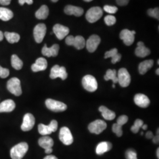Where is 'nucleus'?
<instances>
[{"instance_id": "1", "label": "nucleus", "mask_w": 159, "mask_h": 159, "mask_svg": "<svg viewBox=\"0 0 159 159\" xmlns=\"http://www.w3.org/2000/svg\"><path fill=\"white\" fill-rule=\"evenodd\" d=\"M29 150V145L27 143L22 142L12 148L10 156L12 159H22Z\"/></svg>"}, {"instance_id": "2", "label": "nucleus", "mask_w": 159, "mask_h": 159, "mask_svg": "<svg viewBox=\"0 0 159 159\" xmlns=\"http://www.w3.org/2000/svg\"><path fill=\"white\" fill-rule=\"evenodd\" d=\"M7 89L12 94L20 96L22 94V89L20 80L16 77H13L7 82Z\"/></svg>"}, {"instance_id": "3", "label": "nucleus", "mask_w": 159, "mask_h": 159, "mask_svg": "<svg viewBox=\"0 0 159 159\" xmlns=\"http://www.w3.org/2000/svg\"><path fill=\"white\" fill-rule=\"evenodd\" d=\"M103 11L100 7H94L90 8L86 12L85 18L89 23H94L100 20Z\"/></svg>"}, {"instance_id": "4", "label": "nucleus", "mask_w": 159, "mask_h": 159, "mask_svg": "<svg viewBox=\"0 0 159 159\" xmlns=\"http://www.w3.org/2000/svg\"><path fill=\"white\" fill-rule=\"evenodd\" d=\"M82 84L85 90L90 92L96 91L98 87L96 78L91 75H86L83 78Z\"/></svg>"}, {"instance_id": "5", "label": "nucleus", "mask_w": 159, "mask_h": 159, "mask_svg": "<svg viewBox=\"0 0 159 159\" xmlns=\"http://www.w3.org/2000/svg\"><path fill=\"white\" fill-rule=\"evenodd\" d=\"M46 105L49 110L54 112L64 111L67 108L64 103L50 98L46 100Z\"/></svg>"}, {"instance_id": "6", "label": "nucleus", "mask_w": 159, "mask_h": 159, "mask_svg": "<svg viewBox=\"0 0 159 159\" xmlns=\"http://www.w3.org/2000/svg\"><path fill=\"white\" fill-rule=\"evenodd\" d=\"M117 79L118 83L122 87H127L130 84V75L125 68L120 69L117 73Z\"/></svg>"}, {"instance_id": "7", "label": "nucleus", "mask_w": 159, "mask_h": 159, "mask_svg": "<svg viewBox=\"0 0 159 159\" xmlns=\"http://www.w3.org/2000/svg\"><path fill=\"white\" fill-rule=\"evenodd\" d=\"M58 128V123L55 120L51 121L50 125H44L43 124H40L38 127L39 132L40 134L43 136H47L50 134L51 133L56 131Z\"/></svg>"}, {"instance_id": "8", "label": "nucleus", "mask_w": 159, "mask_h": 159, "mask_svg": "<svg viewBox=\"0 0 159 159\" xmlns=\"http://www.w3.org/2000/svg\"><path fill=\"white\" fill-rule=\"evenodd\" d=\"M89 130L91 133L99 134L106 129L107 124L102 120H96L89 125Z\"/></svg>"}, {"instance_id": "9", "label": "nucleus", "mask_w": 159, "mask_h": 159, "mask_svg": "<svg viewBox=\"0 0 159 159\" xmlns=\"http://www.w3.org/2000/svg\"><path fill=\"white\" fill-rule=\"evenodd\" d=\"M67 76L68 74L64 67H60L58 65H55L51 68L50 77L52 79L60 78L64 80L67 78Z\"/></svg>"}, {"instance_id": "10", "label": "nucleus", "mask_w": 159, "mask_h": 159, "mask_svg": "<svg viewBox=\"0 0 159 159\" xmlns=\"http://www.w3.org/2000/svg\"><path fill=\"white\" fill-rule=\"evenodd\" d=\"M59 139L65 145H70L73 142V137L70 129L67 127H63L60 131Z\"/></svg>"}, {"instance_id": "11", "label": "nucleus", "mask_w": 159, "mask_h": 159, "mask_svg": "<svg viewBox=\"0 0 159 159\" xmlns=\"http://www.w3.org/2000/svg\"><path fill=\"white\" fill-rule=\"evenodd\" d=\"M47 31V27L44 24H39L34 29V39L36 43H41L45 37Z\"/></svg>"}, {"instance_id": "12", "label": "nucleus", "mask_w": 159, "mask_h": 159, "mask_svg": "<svg viewBox=\"0 0 159 159\" xmlns=\"http://www.w3.org/2000/svg\"><path fill=\"white\" fill-rule=\"evenodd\" d=\"M101 42L100 37L97 35H92L85 42V46L87 50L90 52L96 51Z\"/></svg>"}, {"instance_id": "13", "label": "nucleus", "mask_w": 159, "mask_h": 159, "mask_svg": "<svg viewBox=\"0 0 159 159\" xmlns=\"http://www.w3.org/2000/svg\"><path fill=\"white\" fill-rule=\"evenodd\" d=\"M135 31H130L127 29L122 30L120 34V38L123 40L126 46H131L134 41Z\"/></svg>"}, {"instance_id": "14", "label": "nucleus", "mask_w": 159, "mask_h": 159, "mask_svg": "<svg viewBox=\"0 0 159 159\" xmlns=\"http://www.w3.org/2000/svg\"><path fill=\"white\" fill-rule=\"evenodd\" d=\"M39 144L40 147L45 149L47 154H50L52 152V147L54 145V141L50 137L44 136L39 140Z\"/></svg>"}, {"instance_id": "15", "label": "nucleus", "mask_w": 159, "mask_h": 159, "mask_svg": "<svg viewBox=\"0 0 159 159\" xmlns=\"http://www.w3.org/2000/svg\"><path fill=\"white\" fill-rule=\"evenodd\" d=\"M35 125V118L34 116L31 113L25 114L23 118V123L21 126V130L24 131L31 130Z\"/></svg>"}, {"instance_id": "16", "label": "nucleus", "mask_w": 159, "mask_h": 159, "mask_svg": "<svg viewBox=\"0 0 159 159\" xmlns=\"http://www.w3.org/2000/svg\"><path fill=\"white\" fill-rule=\"evenodd\" d=\"M70 30L67 27L57 24L53 27V33L56 35L58 40H63L67 36Z\"/></svg>"}, {"instance_id": "17", "label": "nucleus", "mask_w": 159, "mask_h": 159, "mask_svg": "<svg viewBox=\"0 0 159 159\" xmlns=\"http://www.w3.org/2000/svg\"><path fill=\"white\" fill-rule=\"evenodd\" d=\"M134 101L137 106L142 108H147L150 103V101L148 96L143 94H136L134 98Z\"/></svg>"}, {"instance_id": "18", "label": "nucleus", "mask_w": 159, "mask_h": 159, "mask_svg": "<svg viewBox=\"0 0 159 159\" xmlns=\"http://www.w3.org/2000/svg\"><path fill=\"white\" fill-rule=\"evenodd\" d=\"M60 47L58 44H54L51 47L48 48L45 44L42 49V54L46 57H56L59 51Z\"/></svg>"}, {"instance_id": "19", "label": "nucleus", "mask_w": 159, "mask_h": 159, "mask_svg": "<svg viewBox=\"0 0 159 159\" xmlns=\"http://www.w3.org/2000/svg\"><path fill=\"white\" fill-rule=\"evenodd\" d=\"M64 12L70 16L73 15L76 17H80L84 13V10L79 7L68 5L65 7Z\"/></svg>"}, {"instance_id": "20", "label": "nucleus", "mask_w": 159, "mask_h": 159, "mask_svg": "<svg viewBox=\"0 0 159 159\" xmlns=\"http://www.w3.org/2000/svg\"><path fill=\"white\" fill-rule=\"evenodd\" d=\"M47 61L44 58H39L35 63L31 66V69L34 72H38L40 71H44L47 67Z\"/></svg>"}, {"instance_id": "21", "label": "nucleus", "mask_w": 159, "mask_h": 159, "mask_svg": "<svg viewBox=\"0 0 159 159\" xmlns=\"http://www.w3.org/2000/svg\"><path fill=\"white\" fill-rule=\"evenodd\" d=\"M135 54L137 57L144 58L150 54V50L145 47L143 42L139 41L137 43V47L135 50Z\"/></svg>"}, {"instance_id": "22", "label": "nucleus", "mask_w": 159, "mask_h": 159, "mask_svg": "<svg viewBox=\"0 0 159 159\" xmlns=\"http://www.w3.org/2000/svg\"><path fill=\"white\" fill-rule=\"evenodd\" d=\"M16 107V104L12 100L8 99L0 103V113L11 112Z\"/></svg>"}, {"instance_id": "23", "label": "nucleus", "mask_w": 159, "mask_h": 159, "mask_svg": "<svg viewBox=\"0 0 159 159\" xmlns=\"http://www.w3.org/2000/svg\"><path fill=\"white\" fill-rule=\"evenodd\" d=\"M110 57L111 58V63L116 64L120 61L121 58V55L118 52L117 48H113L105 53V58H108Z\"/></svg>"}, {"instance_id": "24", "label": "nucleus", "mask_w": 159, "mask_h": 159, "mask_svg": "<svg viewBox=\"0 0 159 159\" xmlns=\"http://www.w3.org/2000/svg\"><path fill=\"white\" fill-rule=\"evenodd\" d=\"M112 148V144L110 142H102L100 143L97 146L96 153L98 155H102V154L110 151Z\"/></svg>"}, {"instance_id": "25", "label": "nucleus", "mask_w": 159, "mask_h": 159, "mask_svg": "<svg viewBox=\"0 0 159 159\" xmlns=\"http://www.w3.org/2000/svg\"><path fill=\"white\" fill-rule=\"evenodd\" d=\"M154 61L152 60H148L143 61L139 64V71L140 74H145L153 66Z\"/></svg>"}, {"instance_id": "26", "label": "nucleus", "mask_w": 159, "mask_h": 159, "mask_svg": "<svg viewBox=\"0 0 159 159\" xmlns=\"http://www.w3.org/2000/svg\"><path fill=\"white\" fill-rule=\"evenodd\" d=\"M99 111L102 113L103 118L107 120H113L116 117L115 113L105 106H102L100 107Z\"/></svg>"}, {"instance_id": "27", "label": "nucleus", "mask_w": 159, "mask_h": 159, "mask_svg": "<svg viewBox=\"0 0 159 159\" xmlns=\"http://www.w3.org/2000/svg\"><path fill=\"white\" fill-rule=\"evenodd\" d=\"M71 46H74L77 50H81L84 48L85 46V40L84 38L80 35L74 37Z\"/></svg>"}, {"instance_id": "28", "label": "nucleus", "mask_w": 159, "mask_h": 159, "mask_svg": "<svg viewBox=\"0 0 159 159\" xmlns=\"http://www.w3.org/2000/svg\"><path fill=\"white\" fill-rule=\"evenodd\" d=\"M49 14V9L47 6L43 5L35 12V17L39 20H45Z\"/></svg>"}, {"instance_id": "29", "label": "nucleus", "mask_w": 159, "mask_h": 159, "mask_svg": "<svg viewBox=\"0 0 159 159\" xmlns=\"http://www.w3.org/2000/svg\"><path fill=\"white\" fill-rule=\"evenodd\" d=\"M13 16V12L10 10L4 7H0V19L1 20L4 21H9Z\"/></svg>"}, {"instance_id": "30", "label": "nucleus", "mask_w": 159, "mask_h": 159, "mask_svg": "<svg viewBox=\"0 0 159 159\" xmlns=\"http://www.w3.org/2000/svg\"><path fill=\"white\" fill-rule=\"evenodd\" d=\"M104 79L106 81L109 80H111L113 81V84H116L118 83V79L117 71L116 70H110L109 69L106 71V74L104 75Z\"/></svg>"}, {"instance_id": "31", "label": "nucleus", "mask_w": 159, "mask_h": 159, "mask_svg": "<svg viewBox=\"0 0 159 159\" xmlns=\"http://www.w3.org/2000/svg\"><path fill=\"white\" fill-rule=\"evenodd\" d=\"M4 35L5 36L7 40L8 43L13 44L16 43L19 41L20 40V35L16 33H9V32H6Z\"/></svg>"}, {"instance_id": "32", "label": "nucleus", "mask_w": 159, "mask_h": 159, "mask_svg": "<svg viewBox=\"0 0 159 159\" xmlns=\"http://www.w3.org/2000/svg\"><path fill=\"white\" fill-rule=\"evenodd\" d=\"M11 65L13 68L19 70L23 67V63L22 60L17 55L14 54L11 57Z\"/></svg>"}, {"instance_id": "33", "label": "nucleus", "mask_w": 159, "mask_h": 159, "mask_svg": "<svg viewBox=\"0 0 159 159\" xmlns=\"http://www.w3.org/2000/svg\"><path fill=\"white\" fill-rule=\"evenodd\" d=\"M144 125L143 121L140 119H137L135 122L134 125H133L131 128V130L134 133H138V131L140 130V129L142 127V125Z\"/></svg>"}, {"instance_id": "34", "label": "nucleus", "mask_w": 159, "mask_h": 159, "mask_svg": "<svg viewBox=\"0 0 159 159\" xmlns=\"http://www.w3.org/2000/svg\"><path fill=\"white\" fill-rule=\"evenodd\" d=\"M112 130L118 137H121L123 134L122 126L118 125L117 123H115L112 127Z\"/></svg>"}, {"instance_id": "35", "label": "nucleus", "mask_w": 159, "mask_h": 159, "mask_svg": "<svg viewBox=\"0 0 159 159\" xmlns=\"http://www.w3.org/2000/svg\"><path fill=\"white\" fill-rule=\"evenodd\" d=\"M148 15L150 17L155 18L157 20H159V8H150L148 11Z\"/></svg>"}, {"instance_id": "36", "label": "nucleus", "mask_w": 159, "mask_h": 159, "mask_svg": "<svg viewBox=\"0 0 159 159\" xmlns=\"http://www.w3.org/2000/svg\"><path fill=\"white\" fill-rule=\"evenodd\" d=\"M126 159H137L136 152L133 149H129L125 152Z\"/></svg>"}, {"instance_id": "37", "label": "nucleus", "mask_w": 159, "mask_h": 159, "mask_svg": "<svg viewBox=\"0 0 159 159\" xmlns=\"http://www.w3.org/2000/svg\"><path fill=\"white\" fill-rule=\"evenodd\" d=\"M104 22L108 26H111L116 22V18L113 16L108 15L104 18Z\"/></svg>"}, {"instance_id": "38", "label": "nucleus", "mask_w": 159, "mask_h": 159, "mask_svg": "<svg viewBox=\"0 0 159 159\" xmlns=\"http://www.w3.org/2000/svg\"><path fill=\"white\" fill-rule=\"evenodd\" d=\"M104 10L109 14H115L118 11V8L116 6H105Z\"/></svg>"}, {"instance_id": "39", "label": "nucleus", "mask_w": 159, "mask_h": 159, "mask_svg": "<svg viewBox=\"0 0 159 159\" xmlns=\"http://www.w3.org/2000/svg\"><path fill=\"white\" fill-rule=\"evenodd\" d=\"M128 120H129V118L127 116L123 115V116H120L118 118V119L117 120V123L121 126H123L127 123V122L128 121Z\"/></svg>"}, {"instance_id": "40", "label": "nucleus", "mask_w": 159, "mask_h": 159, "mask_svg": "<svg viewBox=\"0 0 159 159\" xmlns=\"http://www.w3.org/2000/svg\"><path fill=\"white\" fill-rule=\"evenodd\" d=\"M10 74V71L7 68H3L0 66V77L2 79L7 78Z\"/></svg>"}, {"instance_id": "41", "label": "nucleus", "mask_w": 159, "mask_h": 159, "mask_svg": "<svg viewBox=\"0 0 159 159\" xmlns=\"http://www.w3.org/2000/svg\"><path fill=\"white\" fill-rule=\"evenodd\" d=\"M130 0H116V2L120 6H125L128 4Z\"/></svg>"}, {"instance_id": "42", "label": "nucleus", "mask_w": 159, "mask_h": 159, "mask_svg": "<svg viewBox=\"0 0 159 159\" xmlns=\"http://www.w3.org/2000/svg\"><path fill=\"white\" fill-rule=\"evenodd\" d=\"M18 2L20 4H21V6L24 5L25 3H27L29 5H31L33 3V0H18Z\"/></svg>"}, {"instance_id": "43", "label": "nucleus", "mask_w": 159, "mask_h": 159, "mask_svg": "<svg viewBox=\"0 0 159 159\" xmlns=\"http://www.w3.org/2000/svg\"><path fill=\"white\" fill-rule=\"evenodd\" d=\"M11 0H0V4L3 6H8L10 4Z\"/></svg>"}, {"instance_id": "44", "label": "nucleus", "mask_w": 159, "mask_h": 159, "mask_svg": "<svg viewBox=\"0 0 159 159\" xmlns=\"http://www.w3.org/2000/svg\"><path fill=\"white\" fill-rule=\"evenodd\" d=\"M146 137L148 139H152L154 137L152 131H148L146 134Z\"/></svg>"}, {"instance_id": "45", "label": "nucleus", "mask_w": 159, "mask_h": 159, "mask_svg": "<svg viewBox=\"0 0 159 159\" xmlns=\"http://www.w3.org/2000/svg\"><path fill=\"white\" fill-rule=\"evenodd\" d=\"M153 139V142L155 144H158L159 142V135H157L156 136H154Z\"/></svg>"}, {"instance_id": "46", "label": "nucleus", "mask_w": 159, "mask_h": 159, "mask_svg": "<svg viewBox=\"0 0 159 159\" xmlns=\"http://www.w3.org/2000/svg\"><path fill=\"white\" fill-rule=\"evenodd\" d=\"M44 159H58L57 158V157H56L55 156H53V155H48L47 156H46L44 157Z\"/></svg>"}, {"instance_id": "47", "label": "nucleus", "mask_w": 159, "mask_h": 159, "mask_svg": "<svg viewBox=\"0 0 159 159\" xmlns=\"http://www.w3.org/2000/svg\"><path fill=\"white\" fill-rule=\"evenodd\" d=\"M4 35L3 33H2L1 31H0V41L3 40V39H4Z\"/></svg>"}, {"instance_id": "48", "label": "nucleus", "mask_w": 159, "mask_h": 159, "mask_svg": "<svg viewBox=\"0 0 159 159\" xmlns=\"http://www.w3.org/2000/svg\"><path fill=\"white\" fill-rule=\"evenodd\" d=\"M142 128L143 130H146L148 129V125H142Z\"/></svg>"}, {"instance_id": "49", "label": "nucleus", "mask_w": 159, "mask_h": 159, "mask_svg": "<svg viewBox=\"0 0 159 159\" xmlns=\"http://www.w3.org/2000/svg\"><path fill=\"white\" fill-rule=\"evenodd\" d=\"M156 155H157V159H159V148H158L157 150V152H156Z\"/></svg>"}, {"instance_id": "50", "label": "nucleus", "mask_w": 159, "mask_h": 159, "mask_svg": "<svg viewBox=\"0 0 159 159\" xmlns=\"http://www.w3.org/2000/svg\"><path fill=\"white\" fill-rule=\"evenodd\" d=\"M156 74H157V75H159V68H157V70H156Z\"/></svg>"}, {"instance_id": "51", "label": "nucleus", "mask_w": 159, "mask_h": 159, "mask_svg": "<svg viewBox=\"0 0 159 159\" xmlns=\"http://www.w3.org/2000/svg\"><path fill=\"white\" fill-rule=\"evenodd\" d=\"M84 1L85 2H90V1H92L93 0H84Z\"/></svg>"}, {"instance_id": "52", "label": "nucleus", "mask_w": 159, "mask_h": 159, "mask_svg": "<svg viewBox=\"0 0 159 159\" xmlns=\"http://www.w3.org/2000/svg\"><path fill=\"white\" fill-rule=\"evenodd\" d=\"M52 2H57L58 0H51Z\"/></svg>"}, {"instance_id": "53", "label": "nucleus", "mask_w": 159, "mask_h": 159, "mask_svg": "<svg viewBox=\"0 0 159 159\" xmlns=\"http://www.w3.org/2000/svg\"><path fill=\"white\" fill-rule=\"evenodd\" d=\"M113 88H115V85H114V84H113Z\"/></svg>"}]
</instances>
